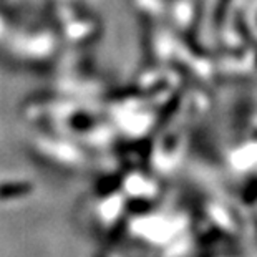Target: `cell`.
Here are the masks:
<instances>
[{"mask_svg":"<svg viewBox=\"0 0 257 257\" xmlns=\"http://www.w3.org/2000/svg\"><path fill=\"white\" fill-rule=\"evenodd\" d=\"M231 0H219V5H217V9H216V15H214V22H216V25H221V22L224 20V15H226L227 12V5Z\"/></svg>","mask_w":257,"mask_h":257,"instance_id":"obj_1","label":"cell"}]
</instances>
